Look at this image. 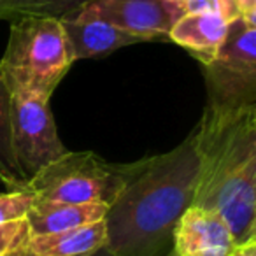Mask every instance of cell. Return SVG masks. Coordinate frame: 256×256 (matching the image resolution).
Returning <instances> with one entry per match:
<instances>
[{
    "label": "cell",
    "instance_id": "obj_1",
    "mask_svg": "<svg viewBox=\"0 0 256 256\" xmlns=\"http://www.w3.org/2000/svg\"><path fill=\"white\" fill-rule=\"evenodd\" d=\"M198 181L195 134L178 148L136 162L123 192L107 209L106 249L112 256H162L172 234L193 206Z\"/></svg>",
    "mask_w": 256,
    "mask_h": 256
},
{
    "label": "cell",
    "instance_id": "obj_2",
    "mask_svg": "<svg viewBox=\"0 0 256 256\" xmlns=\"http://www.w3.org/2000/svg\"><path fill=\"white\" fill-rule=\"evenodd\" d=\"M198 181L193 206L220 214L237 246L256 237V106H207L193 130Z\"/></svg>",
    "mask_w": 256,
    "mask_h": 256
},
{
    "label": "cell",
    "instance_id": "obj_3",
    "mask_svg": "<svg viewBox=\"0 0 256 256\" xmlns=\"http://www.w3.org/2000/svg\"><path fill=\"white\" fill-rule=\"evenodd\" d=\"M72 60L58 18H23L11 23L0 78L8 93L26 92L51 98Z\"/></svg>",
    "mask_w": 256,
    "mask_h": 256
},
{
    "label": "cell",
    "instance_id": "obj_4",
    "mask_svg": "<svg viewBox=\"0 0 256 256\" xmlns=\"http://www.w3.org/2000/svg\"><path fill=\"white\" fill-rule=\"evenodd\" d=\"M136 170L134 164H110L93 151H67L28 178L25 192L34 198L109 207Z\"/></svg>",
    "mask_w": 256,
    "mask_h": 256
},
{
    "label": "cell",
    "instance_id": "obj_5",
    "mask_svg": "<svg viewBox=\"0 0 256 256\" xmlns=\"http://www.w3.org/2000/svg\"><path fill=\"white\" fill-rule=\"evenodd\" d=\"M207 106H256V23L242 18L228 22L226 36L209 64L202 65Z\"/></svg>",
    "mask_w": 256,
    "mask_h": 256
},
{
    "label": "cell",
    "instance_id": "obj_6",
    "mask_svg": "<svg viewBox=\"0 0 256 256\" xmlns=\"http://www.w3.org/2000/svg\"><path fill=\"white\" fill-rule=\"evenodd\" d=\"M9 137L16 165L26 179L67 153L48 96L9 93Z\"/></svg>",
    "mask_w": 256,
    "mask_h": 256
},
{
    "label": "cell",
    "instance_id": "obj_7",
    "mask_svg": "<svg viewBox=\"0 0 256 256\" xmlns=\"http://www.w3.org/2000/svg\"><path fill=\"white\" fill-rule=\"evenodd\" d=\"M82 8L144 42L168 37L186 14L184 4L172 0H88Z\"/></svg>",
    "mask_w": 256,
    "mask_h": 256
},
{
    "label": "cell",
    "instance_id": "obj_8",
    "mask_svg": "<svg viewBox=\"0 0 256 256\" xmlns=\"http://www.w3.org/2000/svg\"><path fill=\"white\" fill-rule=\"evenodd\" d=\"M237 249L232 230L220 214L188 207L172 234L174 256H232Z\"/></svg>",
    "mask_w": 256,
    "mask_h": 256
},
{
    "label": "cell",
    "instance_id": "obj_9",
    "mask_svg": "<svg viewBox=\"0 0 256 256\" xmlns=\"http://www.w3.org/2000/svg\"><path fill=\"white\" fill-rule=\"evenodd\" d=\"M60 23L74 62L107 56L121 48L144 42L140 37L118 28L82 6L60 18Z\"/></svg>",
    "mask_w": 256,
    "mask_h": 256
},
{
    "label": "cell",
    "instance_id": "obj_10",
    "mask_svg": "<svg viewBox=\"0 0 256 256\" xmlns=\"http://www.w3.org/2000/svg\"><path fill=\"white\" fill-rule=\"evenodd\" d=\"M228 22L220 12H186L168 32L174 44L184 48L190 54L206 65L216 56L224 36Z\"/></svg>",
    "mask_w": 256,
    "mask_h": 256
},
{
    "label": "cell",
    "instance_id": "obj_11",
    "mask_svg": "<svg viewBox=\"0 0 256 256\" xmlns=\"http://www.w3.org/2000/svg\"><path fill=\"white\" fill-rule=\"evenodd\" d=\"M107 209L109 207L104 204H67L34 198L32 207L26 212V221L32 235L56 234L102 221Z\"/></svg>",
    "mask_w": 256,
    "mask_h": 256
},
{
    "label": "cell",
    "instance_id": "obj_12",
    "mask_svg": "<svg viewBox=\"0 0 256 256\" xmlns=\"http://www.w3.org/2000/svg\"><path fill=\"white\" fill-rule=\"evenodd\" d=\"M106 248V223L86 224L46 235H32L22 251L11 256H92Z\"/></svg>",
    "mask_w": 256,
    "mask_h": 256
},
{
    "label": "cell",
    "instance_id": "obj_13",
    "mask_svg": "<svg viewBox=\"0 0 256 256\" xmlns=\"http://www.w3.org/2000/svg\"><path fill=\"white\" fill-rule=\"evenodd\" d=\"M88 0H0V20L18 22L23 18H64Z\"/></svg>",
    "mask_w": 256,
    "mask_h": 256
},
{
    "label": "cell",
    "instance_id": "obj_14",
    "mask_svg": "<svg viewBox=\"0 0 256 256\" xmlns=\"http://www.w3.org/2000/svg\"><path fill=\"white\" fill-rule=\"evenodd\" d=\"M28 179L22 174L12 156L9 137V93L0 78V184L8 192H25Z\"/></svg>",
    "mask_w": 256,
    "mask_h": 256
},
{
    "label": "cell",
    "instance_id": "obj_15",
    "mask_svg": "<svg viewBox=\"0 0 256 256\" xmlns=\"http://www.w3.org/2000/svg\"><path fill=\"white\" fill-rule=\"evenodd\" d=\"M32 237L26 218L0 224V256H11L22 251Z\"/></svg>",
    "mask_w": 256,
    "mask_h": 256
},
{
    "label": "cell",
    "instance_id": "obj_16",
    "mask_svg": "<svg viewBox=\"0 0 256 256\" xmlns=\"http://www.w3.org/2000/svg\"><path fill=\"white\" fill-rule=\"evenodd\" d=\"M32 202L34 196L28 192L0 193V224L26 218Z\"/></svg>",
    "mask_w": 256,
    "mask_h": 256
},
{
    "label": "cell",
    "instance_id": "obj_17",
    "mask_svg": "<svg viewBox=\"0 0 256 256\" xmlns=\"http://www.w3.org/2000/svg\"><path fill=\"white\" fill-rule=\"evenodd\" d=\"M184 9L186 12H220L223 16V2L221 0H186Z\"/></svg>",
    "mask_w": 256,
    "mask_h": 256
},
{
    "label": "cell",
    "instance_id": "obj_18",
    "mask_svg": "<svg viewBox=\"0 0 256 256\" xmlns=\"http://www.w3.org/2000/svg\"><path fill=\"white\" fill-rule=\"evenodd\" d=\"M237 18L256 23V0H234Z\"/></svg>",
    "mask_w": 256,
    "mask_h": 256
},
{
    "label": "cell",
    "instance_id": "obj_19",
    "mask_svg": "<svg viewBox=\"0 0 256 256\" xmlns=\"http://www.w3.org/2000/svg\"><path fill=\"white\" fill-rule=\"evenodd\" d=\"M232 256H256V237L237 246V249H235V252Z\"/></svg>",
    "mask_w": 256,
    "mask_h": 256
},
{
    "label": "cell",
    "instance_id": "obj_20",
    "mask_svg": "<svg viewBox=\"0 0 256 256\" xmlns=\"http://www.w3.org/2000/svg\"><path fill=\"white\" fill-rule=\"evenodd\" d=\"M92 256H112V254H110V252L107 251L106 248H104V249H100L98 252H95V254H92Z\"/></svg>",
    "mask_w": 256,
    "mask_h": 256
},
{
    "label": "cell",
    "instance_id": "obj_21",
    "mask_svg": "<svg viewBox=\"0 0 256 256\" xmlns=\"http://www.w3.org/2000/svg\"><path fill=\"white\" fill-rule=\"evenodd\" d=\"M162 256H174V252H172V249H170V251H167L165 254H162Z\"/></svg>",
    "mask_w": 256,
    "mask_h": 256
},
{
    "label": "cell",
    "instance_id": "obj_22",
    "mask_svg": "<svg viewBox=\"0 0 256 256\" xmlns=\"http://www.w3.org/2000/svg\"><path fill=\"white\" fill-rule=\"evenodd\" d=\"M172 2H179V4H184L186 0H172Z\"/></svg>",
    "mask_w": 256,
    "mask_h": 256
}]
</instances>
